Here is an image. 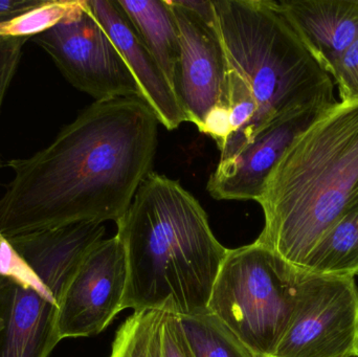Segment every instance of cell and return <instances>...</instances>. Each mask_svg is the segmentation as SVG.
<instances>
[{
	"mask_svg": "<svg viewBox=\"0 0 358 357\" xmlns=\"http://www.w3.org/2000/svg\"><path fill=\"white\" fill-rule=\"evenodd\" d=\"M179 319L194 357H258L212 312Z\"/></svg>",
	"mask_w": 358,
	"mask_h": 357,
	"instance_id": "17",
	"label": "cell"
},
{
	"mask_svg": "<svg viewBox=\"0 0 358 357\" xmlns=\"http://www.w3.org/2000/svg\"><path fill=\"white\" fill-rule=\"evenodd\" d=\"M117 226L127 258L123 309L179 318L208 312L227 249L199 201L178 180L151 172Z\"/></svg>",
	"mask_w": 358,
	"mask_h": 357,
	"instance_id": "2",
	"label": "cell"
},
{
	"mask_svg": "<svg viewBox=\"0 0 358 357\" xmlns=\"http://www.w3.org/2000/svg\"><path fill=\"white\" fill-rule=\"evenodd\" d=\"M0 247H1V237H0ZM3 328V321L0 319V331Z\"/></svg>",
	"mask_w": 358,
	"mask_h": 357,
	"instance_id": "23",
	"label": "cell"
},
{
	"mask_svg": "<svg viewBox=\"0 0 358 357\" xmlns=\"http://www.w3.org/2000/svg\"><path fill=\"white\" fill-rule=\"evenodd\" d=\"M159 119L138 98L92 103L27 159L0 197L3 238L82 222L120 221L157 154Z\"/></svg>",
	"mask_w": 358,
	"mask_h": 357,
	"instance_id": "1",
	"label": "cell"
},
{
	"mask_svg": "<svg viewBox=\"0 0 358 357\" xmlns=\"http://www.w3.org/2000/svg\"><path fill=\"white\" fill-rule=\"evenodd\" d=\"M199 131L210 136L216 142L219 151L222 150L233 132L229 107L224 105L214 107L206 115L203 125Z\"/></svg>",
	"mask_w": 358,
	"mask_h": 357,
	"instance_id": "21",
	"label": "cell"
},
{
	"mask_svg": "<svg viewBox=\"0 0 358 357\" xmlns=\"http://www.w3.org/2000/svg\"><path fill=\"white\" fill-rule=\"evenodd\" d=\"M301 270L323 276L358 274V203L315 245Z\"/></svg>",
	"mask_w": 358,
	"mask_h": 357,
	"instance_id": "16",
	"label": "cell"
},
{
	"mask_svg": "<svg viewBox=\"0 0 358 357\" xmlns=\"http://www.w3.org/2000/svg\"><path fill=\"white\" fill-rule=\"evenodd\" d=\"M213 2L227 58L229 106L234 117L250 122L248 143L282 117L326 110L338 103L331 75L303 43L278 1Z\"/></svg>",
	"mask_w": 358,
	"mask_h": 357,
	"instance_id": "4",
	"label": "cell"
},
{
	"mask_svg": "<svg viewBox=\"0 0 358 357\" xmlns=\"http://www.w3.org/2000/svg\"><path fill=\"white\" fill-rule=\"evenodd\" d=\"M128 268L119 237L92 245L65 285L57 314L60 341L94 337L102 333L123 310Z\"/></svg>",
	"mask_w": 358,
	"mask_h": 357,
	"instance_id": "9",
	"label": "cell"
},
{
	"mask_svg": "<svg viewBox=\"0 0 358 357\" xmlns=\"http://www.w3.org/2000/svg\"><path fill=\"white\" fill-rule=\"evenodd\" d=\"M117 1L176 90L180 44L178 24L167 0Z\"/></svg>",
	"mask_w": 358,
	"mask_h": 357,
	"instance_id": "15",
	"label": "cell"
},
{
	"mask_svg": "<svg viewBox=\"0 0 358 357\" xmlns=\"http://www.w3.org/2000/svg\"><path fill=\"white\" fill-rule=\"evenodd\" d=\"M330 75L336 80L341 101L358 100V39L336 61Z\"/></svg>",
	"mask_w": 358,
	"mask_h": 357,
	"instance_id": "20",
	"label": "cell"
},
{
	"mask_svg": "<svg viewBox=\"0 0 358 357\" xmlns=\"http://www.w3.org/2000/svg\"><path fill=\"white\" fill-rule=\"evenodd\" d=\"M104 224L82 222L12 238L0 247V357H48L60 342L59 301Z\"/></svg>",
	"mask_w": 358,
	"mask_h": 357,
	"instance_id": "5",
	"label": "cell"
},
{
	"mask_svg": "<svg viewBox=\"0 0 358 357\" xmlns=\"http://www.w3.org/2000/svg\"><path fill=\"white\" fill-rule=\"evenodd\" d=\"M86 6L106 31L134 75L142 100L166 129L187 122L176 90L117 0H86Z\"/></svg>",
	"mask_w": 358,
	"mask_h": 357,
	"instance_id": "12",
	"label": "cell"
},
{
	"mask_svg": "<svg viewBox=\"0 0 358 357\" xmlns=\"http://www.w3.org/2000/svg\"><path fill=\"white\" fill-rule=\"evenodd\" d=\"M302 270L263 245L227 249L208 312L258 357H273L289 326Z\"/></svg>",
	"mask_w": 358,
	"mask_h": 357,
	"instance_id": "6",
	"label": "cell"
},
{
	"mask_svg": "<svg viewBox=\"0 0 358 357\" xmlns=\"http://www.w3.org/2000/svg\"><path fill=\"white\" fill-rule=\"evenodd\" d=\"M358 354V289L355 277L301 272L289 326L273 357Z\"/></svg>",
	"mask_w": 358,
	"mask_h": 357,
	"instance_id": "7",
	"label": "cell"
},
{
	"mask_svg": "<svg viewBox=\"0 0 358 357\" xmlns=\"http://www.w3.org/2000/svg\"><path fill=\"white\" fill-rule=\"evenodd\" d=\"M109 357H194L180 319L161 310L134 312L120 327Z\"/></svg>",
	"mask_w": 358,
	"mask_h": 357,
	"instance_id": "14",
	"label": "cell"
},
{
	"mask_svg": "<svg viewBox=\"0 0 358 357\" xmlns=\"http://www.w3.org/2000/svg\"><path fill=\"white\" fill-rule=\"evenodd\" d=\"M178 24L180 54L176 92L187 122L201 129L206 115L218 105L229 106L227 63L216 24L179 3L167 0Z\"/></svg>",
	"mask_w": 358,
	"mask_h": 357,
	"instance_id": "10",
	"label": "cell"
},
{
	"mask_svg": "<svg viewBox=\"0 0 358 357\" xmlns=\"http://www.w3.org/2000/svg\"><path fill=\"white\" fill-rule=\"evenodd\" d=\"M324 111L308 109L282 117L258 132L231 159L219 161L206 186L210 196L217 201L258 203L282 155Z\"/></svg>",
	"mask_w": 358,
	"mask_h": 357,
	"instance_id": "11",
	"label": "cell"
},
{
	"mask_svg": "<svg viewBox=\"0 0 358 357\" xmlns=\"http://www.w3.org/2000/svg\"><path fill=\"white\" fill-rule=\"evenodd\" d=\"M29 38H0V117L13 80L16 77L23 54V46ZM3 168L0 154V169Z\"/></svg>",
	"mask_w": 358,
	"mask_h": 357,
	"instance_id": "19",
	"label": "cell"
},
{
	"mask_svg": "<svg viewBox=\"0 0 358 357\" xmlns=\"http://www.w3.org/2000/svg\"><path fill=\"white\" fill-rule=\"evenodd\" d=\"M65 79L96 100L138 98L140 88L106 31L84 8L75 16L33 38ZM143 101V100H142Z\"/></svg>",
	"mask_w": 358,
	"mask_h": 357,
	"instance_id": "8",
	"label": "cell"
},
{
	"mask_svg": "<svg viewBox=\"0 0 358 357\" xmlns=\"http://www.w3.org/2000/svg\"><path fill=\"white\" fill-rule=\"evenodd\" d=\"M358 203V100L319 115L282 155L258 201L256 242L296 268Z\"/></svg>",
	"mask_w": 358,
	"mask_h": 357,
	"instance_id": "3",
	"label": "cell"
},
{
	"mask_svg": "<svg viewBox=\"0 0 358 357\" xmlns=\"http://www.w3.org/2000/svg\"><path fill=\"white\" fill-rule=\"evenodd\" d=\"M278 4L330 75L336 61L358 39V0H292Z\"/></svg>",
	"mask_w": 358,
	"mask_h": 357,
	"instance_id": "13",
	"label": "cell"
},
{
	"mask_svg": "<svg viewBox=\"0 0 358 357\" xmlns=\"http://www.w3.org/2000/svg\"><path fill=\"white\" fill-rule=\"evenodd\" d=\"M346 357H358V354H353V356H349Z\"/></svg>",
	"mask_w": 358,
	"mask_h": 357,
	"instance_id": "24",
	"label": "cell"
},
{
	"mask_svg": "<svg viewBox=\"0 0 358 357\" xmlns=\"http://www.w3.org/2000/svg\"><path fill=\"white\" fill-rule=\"evenodd\" d=\"M42 1L43 0H0V21L18 16Z\"/></svg>",
	"mask_w": 358,
	"mask_h": 357,
	"instance_id": "22",
	"label": "cell"
},
{
	"mask_svg": "<svg viewBox=\"0 0 358 357\" xmlns=\"http://www.w3.org/2000/svg\"><path fill=\"white\" fill-rule=\"evenodd\" d=\"M85 0H43L35 8L0 21V38H34L75 16Z\"/></svg>",
	"mask_w": 358,
	"mask_h": 357,
	"instance_id": "18",
	"label": "cell"
}]
</instances>
